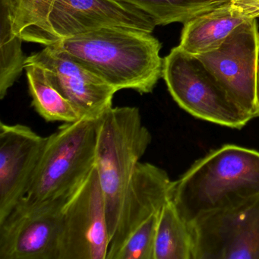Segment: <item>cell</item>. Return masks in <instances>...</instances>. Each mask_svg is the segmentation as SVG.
Here are the masks:
<instances>
[{
	"label": "cell",
	"mask_w": 259,
	"mask_h": 259,
	"mask_svg": "<svg viewBox=\"0 0 259 259\" xmlns=\"http://www.w3.org/2000/svg\"><path fill=\"white\" fill-rule=\"evenodd\" d=\"M256 107H257V115L259 117V51L257 57V77H256Z\"/></svg>",
	"instance_id": "obj_21"
},
{
	"label": "cell",
	"mask_w": 259,
	"mask_h": 259,
	"mask_svg": "<svg viewBox=\"0 0 259 259\" xmlns=\"http://www.w3.org/2000/svg\"><path fill=\"white\" fill-rule=\"evenodd\" d=\"M231 6L236 13L246 19L259 18V0H232Z\"/></svg>",
	"instance_id": "obj_20"
},
{
	"label": "cell",
	"mask_w": 259,
	"mask_h": 259,
	"mask_svg": "<svg viewBox=\"0 0 259 259\" xmlns=\"http://www.w3.org/2000/svg\"><path fill=\"white\" fill-rule=\"evenodd\" d=\"M34 110L47 122L71 123L82 119L75 107L52 84L44 68L25 63Z\"/></svg>",
	"instance_id": "obj_17"
},
{
	"label": "cell",
	"mask_w": 259,
	"mask_h": 259,
	"mask_svg": "<svg viewBox=\"0 0 259 259\" xmlns=\"http://www.w3.org/2000/svg\"><path fill=\"white\" fill-rule=\"evenodd\" d=\"M0 32V98L4 99L25 69L27 58L22 52L23 40L12 30L4 0H1Z\"/></svg>",
	"instance_id": "obj_19"
},
{
	"label": "cell",
	"mask_w": 259,
	"mask_h": 259,
	"mask_svg": "<svg viewBox=\"0 0 259 259\" xmlns=\"http://www.w3.org/2000/svg\"><path fill=\"white\" fill-rule=\"evenodd\" d=\"M247 19L229 3L185 23L179 46L195 57L214 51Z\"/></svg>",
	"instance_id": "obj_14"
},
{
	"label": "cell",
	"mask_w": 259,
	"mask_h": 259,
	"mask_svg": "<svg viewBox=\"0 0 259 259\" xmlns=\"http://www.w3.org/2000/svg\"><path fill=\"white\" fill-rule=\"evenodd\" d=\"M163 78L174 101L198 119L236 130L252 119L205 66L180 46L163 59Z\"/></svg>",
	"instance_id": "obj_6"
},
{
	"label": "cell",
	"mask_w": 259,
	"mask_h": 259,
	"mask_svg": "<svg viewBox=\"0 0 259 259\" xmlns=\"http://www.w3.org/2000/svg\"><path fill=\"white\" fill-rule=\"evenodd\" d=\"M15 35L23 41L45 45L60 41L50 16L57 0H4Z\"/></svg>",
	"instance_id": "obj_15"
},
{
	"label": "cell",
	"mask_w": 259,
	"mask_h": 259,
	"mask_svg": "<svg viewBox=\"0 0 259 259\" xmlns=\"http://www.w3.org/2000/svg\"><path fill=\"white\" fill-rule=\"evenodd\" d=\"M100 119L64 123L48 136L26 196L38 203L70 195L95 166Z\"/></svg>",
	"instance_id": "obj_4"
},
{
	"label": "cell",
	"mask_w": 259,
	"mask_h": 259,
	"mask_svg": "<svg viewBox=\"0 0 259 259\" xmlns=\"http://www.w3.org/2000/svg\"><path fill=\"white\" fill-rule=\"evenodd\" d=\"M47 140L28 125L0 123V221L26 196Z\"/></svg>",
	"instance_id": "obj_12"
},
{
	"label": "cell",
	"mask_w": 259,
	"mask_h": 259,
	"mask_svg": "<svg viewBox=\"0 0 259 259\" xmlns=\"http://www.w3.org/2000/svg\"><path fill=\"white\" fill-rule=\"evenodd\" d=\"M172 185L162 168L142 162L137 165L107 259H154L159 216L170 199Z\"/></svg>",
	"instance_id": "obj_5"
},
{
	"label": "cell",
	"mask_w": 259,
	"mask_h": 259,
	"mask_svg": "<svg viewBox=\"0 0 259 259\" xmlns=\"http://www.w3.org/2000/svg\"><path fill=\"white\" fill-rule=\"evenodd\" d=\"M152 18L156 25L186 23L232 0H122Z\"/></svg>",
	"instance_id": "obj_18"
},
{
	"label": "cell",
	"mask_w": 259,
	"mask_h": 259,
	"mask_svg": "<svg viewBox=\"0 0 259 259\" xmlns=\"http://www.w3.org/2000/svg\"><path fill=\"white\" fill-rule=\"evenodd\" d=\"M259 31L256 19L236 27L220 48L196 56L233 101L251 119L257 117L256 77Z\"/></svg>",
	"instance_id": "obj_10"
},
{
	"label": "cell",
	"mask_w": 259,
	"mask_h": 259,
	"mask_svg": "<svg viewBox=\"0 0 259 259\" xmlns=\"http://www.w3.org/2000/svg\"><path fill=\"white\" fill-rule=\"evenodd\" d=\"M60 40L111 27H125L151 33V16L122 0H57L50 16Z\"/></svg>",
	"instance_id": "obj_13"
},
{
	"label": "cell",
	"mask_w": 259,
	"mask_h": 259,
	"mask_svg": "<svg viewBox=\"0 0 259 259\" xmlns=\"http://www.w3.org/2000/svg\"><path fill=\"white\" fill-rule=\"evenodd\" d=\"M110 243L105 200L95 165L65 203L58 259H107Z\"/></svg>",
	"instance_id": "obj_7"
},
{
	"label": "cell",
	"mask_w": 259,
	"mask_h": 259,
	"mask_svg": "<svg viewBox=\"0 0 259 259\" xmlns=\"http://www.w3.org/2000/svg\"><path fill=\"white\" fill-rule=\"evenodd\" d=\"M25 63L44 68L52 84L81 118L100 119L113 107L117 91L74 60L59 41L27 57Z\"/></svg>",
	"instance_id": "obj_11"
},
{
	"label": "cell",
	"mask_w": 259,
	"mask_h": 259,
	"mask_svg": "<svg viewBox=\"0 0 259 259\" xmlns=\"http://www.w3.org/2000/svg\"><path fill=\"white\" fill-rule=\"evenodd\" d=\"M154 259H194L192 227L172 200L162 207L154 241Z\"/></svg>",
	"instance_id": "obj_16"
},
{
	"label": "cell",
	"mask_w": 259,
	"mask_h": 259,
	"mask_svg": "<svg viewBox=\"0 0 259 259\" xmlns=\"http://www.w3.org/2000/svg\"><path fill=\"white\" fill-rule=\"evenodd\" d=\"M59 44L117 92L149 94L163 77L161 44L151 33L111 27L62 39Z\"/></svg>",
	"instance_id": "obj_1"
},
{
	"label": "cell",
	"mask_w": 259,
	"mask_h": 259,
	"mask_svg": "<svg viewBox=\"0 0 259 259\" xmlns=\"http://www.w3.org/2000/svg\"><path fill=\"white\" fill-rule=\"evenodd\" d=\"M190 224L194 259H259V195Z\"/></svg>",
	"instance_id": "obj_8"
},
{
	"label": "cell",
	"mask_w": 259,
	"mask_h": 259,
	"mask_svg": "<svg viewBox=\"0 0 259 259\" xmlns=\"http://www.w3.org/2000/svg\"><path fill=\"white\" fill-rule=\"evenodd\" d=\"M259 195V151L224 145L172 181L170 199L191 224L202 215Z\"/></svg>",
	"instance_id": "obj_2"
},
{
	"label": "cell",
	"mask_w": 259,
	"mask_h": 259,
	"mask_svg": "<svg viewBox=\"0 0 259 259\" xmlns=\"http://www.w3.org/2000/svg\"><path fill=\"white\" fill-rule=\"evenodd\" d=\"M151 141L137 107H111L100 118L95 166L105 200L110 240L136 166Z\"/></svg>",
	"instance_id": "obj_3"
},
{
	"label": "cell",
	"mask_w": 259,
	"mask_h": 259,
	"mask_svg": "<svg viewBox=\"0 0 259 259\" xmlns=\"http://www.w3.org/2000/svg\"><path fill=\"white\" fill-rule=\"evenodd\" d=\"M68 197L38 203L22 199L0 221V259H58Z\"/></svg>",
	"instance_id": "obj_9"
}]
</instances>
